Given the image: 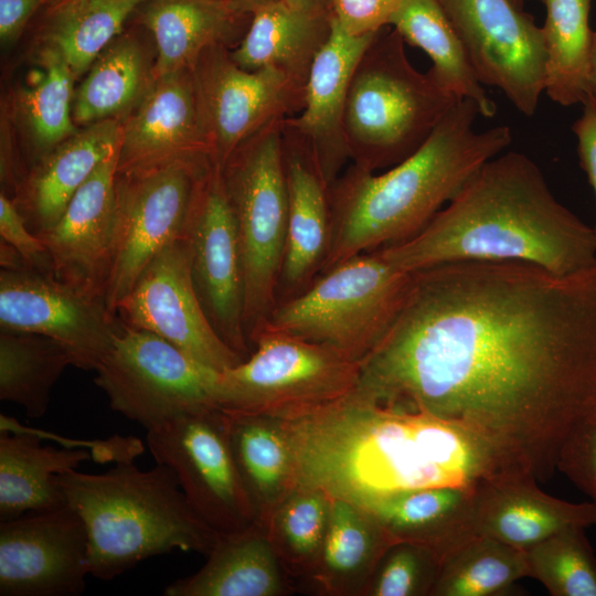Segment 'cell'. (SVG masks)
<instances>
[{"label":"cell","instance_id":"6da1fadb","mask_svg":"<svg viewBox=\"0 0 596 596\" xmlns=\"http://www.w3.org/2000/svg\"><path fill=\"white\" fill-rule=\"evenodd\" d=\"M352 395L449 422L507 471L545 481L596 418V264L570 275L491 260L413 272Z\"/></svg>","mask_w":596,"mask_h":596},{"label":"cell","instance_id":"7a4b0ae2","mask_svg":"<svg viewBox=\"0 0 596 596\" xmlns=\"http://www.w3.org/2000/svg\"><path fill=\"white\" fill-rule=\"evenodd\" d=\"M281 421L296 487L317 488L359 507L392 492L475 486L508 473L480 440L456 425L352 394Z\"/></svg>","mask_w":596,"mask_h":596},{"label":"cell","instance_id":"3957f363","mask_svg":"<svg viewBox=\"0 0 596 596\" xmlns=\"http://www.w3.org/2000/svg\"><path fill=\"white\" fill-rule=\"evenodd\" d=\"M375 252L406 273L491 260L570 275L596 264V233L556 200L533 160L511 151L487 161L414 237Z\"/></svg>","mask_w":596,"mask_h":596},{"label":"cell","instance_id":"277c9868","mask_svg":"<svg viewBox=\"0 0 596 596\" xmlns=\"http://www.w3.org/2000/svg\"><path fill=\"white\" fill-rule=\"evenodd\" d=\"M478 115L475 102L460 99L427 141L398 164L380 174L351 164L339 174L329 185L331 243L322 272L414 237L511 143L509 126L476 131Z\"/></svg>","mask_w":596,"mask_h":596},{"label":"cell","instance_id":"5b68a950","mask_svg":"<svg viewBox=\"0 0 596 596\" xmlns=\"http://www.w3.org/2000/svg\"><path fill=\"white\" fill-rule=\"evenodd\" d=\"M132 460L104 473L74 469L54 477L85 523L88 572L99 579L173 550L207 555L219 538L192 510L169 466L143 471Z\"/></svg>","mask_w":596,"mask_h":596},{"label":"cell","instance_id":"8992f818","mask_svg":"<svg viewBox=\"0 0 596 596\" xmlns=\"http://www.w3.org/2000/svg\"><path fill=\"white\" fill-rule=\"evenodd\" d=\"M396 30L382 29L359 61L345 99L343 134L352 164L371 172L416 152L456 96L409 62Z\"/></svg>","mask_w":596,"mask_h":596},{"label":"cell","instance_id":"52a82bcc","mask_svg":"<svg viewBox=\"0 0 596 596\" xmlns=\"http://www.w3.org/2000/svg\"><path fill=\"white\" fill-rule=\"evenodd\" d=\"M411 276L375 251L354 255L319 274L298 296L278 302L260 327L361 363L396 317Z\"/></svg>","mask_w":596,"mask_h":596},{"label":"cell","instance_id":"ba28073f","mask_svg":"<svg viewBox=\"0 0 596 596\" xmlns=\"http://www.w3.org/2000/svg\"><path fill=\"white\" fill-rule=\"evenodd\" d=\"M284 119L246 139L220 169L237 227L244 275V330L249 345L252 336L276 306L286 247Z\"/></svg>","mask_w":596,"mask_h":596},{"label":"cell","instance_id":"9c48e42d","mask_svg":"<svg viewBox=\"0 0 596 596\" xmlns=\"http://www.w3.org/2000/svg\"><path fill=\"white\" fill-rule=\"evenodd\" d=\"M252 353L219 373L217 405L227 414L295 419L351 394L360 363L292 334L260 327Z\"/></svg>","mask_w":596,"mask_h":596},{"label":"cell","instance_id":"30bf717a","mask_svg":"<svg viewBox=\"0 0 596 596\" xmlns=\"http://www.w3.org/2000/svg\"><path fill=\"white\" fill-rule=\"evenodd\" d=\"M211 167L209 158H180L117 172L115 243L105 292L111 315L149 262L183 240Z\"/></svg>","mask_w":596,"mask_h":596},{"label":"cell","instance_id":"8fae6325","mask_svg":"<svg viewBox=\"0 0 596 596\" xmlns=\"http://www.w3.org/2000/svg\"><path fill=\"white\" fill-rule=\"evenodd\" d=\"M119 323L94 370V382L111 409L149 429L191 412L219 408V372L155 333Z\"/></svg>","mask_w":596,"mask_h":596},{"label":"cell","instance_id":"7c38bea8","mask_svg":"<svg viewBox=\"0 0 596 596\" xmlns=\"http://www.w3.org/2000/svg\"><path fill=\"white\" fill-rule=\"evenodd\" d=\"M147 445L157 462L174 471L192 510L219 535L256 522L222 409L204 408L153 426L147 429Z\"/></svg>","mask_w":596,"mask_h":596},{"label":"cell","instance_id":"4fadbf2b","mask_svg":"<svg viewBox=\"0 0 596 596\" xmlns=\"http://www.w3.org/2000/svg\"><path fill=\"white\" fill-rule=\"evenodd\" d=\"M192 70L210 159L219 169L263 127L302 109V85L275 68H242L227 46L207 47Z\"/></svg>","mask_w":596,"mask_h":596},{"label":"cell","instance_id":"5bb4252c","mask_svg":"<svg viewBox=\"0 0 596 596\" xmlns=\"http://www.w3.org/2000/svg\"><path fill=\"white\" fill-rule=\"evenodd\" d=\"M482 85L532 116L544 92L542 28L511 0H438Z\"/></svg>","mask_w":596,"mask_h":596},{"label":"cell","instance_id":"9a60e30c","mask_svg":"<svg viewBox=\"0 0 596 596\" xmlns=\"http://www.w3.org/2000/svg\"><path fill=\"white\" fill-rule=\"evenodd\" d=\"M183 243L194 290L215 332L246 360L244 275L235 217L221 170L212 164L199 192Z\"/></svg>","mask_w":596,"mask_h":596},{"label":"cell","instance_id":"2e32d148","mask_svg":"<svg viewBox=\"0 0 596 596\" xmlns=\"http://www.w3.org/2000/svg\"><path fill=\"white\" fill-rule=\"evenodd\" d=\"M115 316L128 327L159 336L215 372L244 361L211 326L194 290L182 240L149 262L116 305Z\"/></svg>","mask_w":596,"mask_h":596},{"label":"cell","instance_id":"e0dca14e","mask_svg":"<svg viewBox=\"0 0 596 596\" xmlns=\"http://www.w3.org/2000/svg\"><path fill=\"white\" fill-rule=\"evenodd\" d=\"M87 575V530L70 504L0 522L1 596H77Z\"/></svg>","mask_w":596,"mask_h":596},{"label":"cell","instance_id":"ac0fdd59","mask_svg":"<svg viewBox=\"0 0 596 596\" xmlns=\"http://www.w3.org/2000/svg\"><path fill=\"white\" fill-rule=\"evenodd\" d=\"M120 327L106 305L58 280L24 268L0 272V330L35 332L63 343L74 366L95 370Z\"/></svg>","mask_w":596,"mask_h":596},{"label":"cell","instance_id":"d6986e66","mask_svg":"<svg viewBox=\"0 0 596 596\" xmlns=\"http://www.w3.org/2000/svg\"><path fill=\"white\" fill-rule=\"evenodd\" d=\"M118 151L99 163L55 225L39 236L54 276L104 304L116 232Z\"/></svg>","mask_w":596,"mask_h":596},{"label":"cell","instance_id":"ffe728a7","mask_svg":"<svg viewBox=\"0 0 596 596\" xmlns=\"http://www.w3.org/2000/svg\"><path fill=\"white\" fill-rule=\"evenodd\" d=\"M121 127L118 173L172 159H210L192 66L152 77Z\"/></svg>","mask_w":596,"mask_h":596},{"label":"cell","instance_id":"44dd1931","mask_svg":"<svg viewBox=\"0 0 596 596\" xmlns=\"http://www.w3.org/2000/svg\"><path fill=\"white\" fill-rule=\"evenodd\" d=\"M287 235L276 305L291 299L322 272L331 243L329 183L308 142L284 119Z\"/></svg>","mask_w":596,"mask_h":596},{"label":"cell","instance_id":"7402d4cb","mask_svg":"<svg viewBox=\"0 0 596 596\" xmlns=\"http://www.w3.org/2000/svg\"><path fill=\"white\" fill-rule=\"evenodd\" d=\"M380 31L351 35L332 18L330 36L308 74L302 109L285 119L308 142L329 185L349 160L343 134L349 85L359 61Z\"/></svg>","mask_w":596,"mask_h":596},{"label":"cell","instance_id":"603a6c76","mask_svg":"<svg viewBox=\"0 0 596 596\" xmlns=\"http://www.w3.org/2000/svg\"><path fill=\"white\" fill-rule=\"evenodd\" d=\"M526 473H503L476 485V535L496 539L525 551L571 529L596 525L593 502L574 503L542 491Z\"/></svg>","mask_w":596,"mask_h":596},{"label":"cell","instance_id":"cb8c5ba5","mask_svg":"<svg viewBox=\"0 0 596 596\" xmlns=\"http://www.w3.org/2000/svg\"><path fill=\"white\" fill-rule=\"evenodd\" d=\"M121 121L89 124L49 151L20 183L13 199L36 236L51 230L95 169L119 149Z\"/></svg>","mask_w":596,"mask_h":596},{"label":"cell","instance_id":"d4e9b609","mask_svg":"<svg viewBox=\"0 0 596 596\" xmlns=\"http://www.w3.org/2000/svg\"><path fill=\"white\" fill-rule=\"evenodd\" d=\"M134 15L156 43L152 77L191 67L207 47H236L253 17L220 0H145Z\"/></svg>","mask_w":596,"mask_h":596},{"label":"cell","instance_id":"484cf974","mask_svg":"<svg viewBox=\"0 0 596 596\" xmlns=\"http://www.w3.org/2000/svg\"><path fill=\"white\" fill-rule=\"evenodd\" d=\"M475 486H445L380 496L363 507L391 536L428 546L444 558L476 535Z\"/></svg>","mask_w":596,"mask_h":596},{"label":"cell","instance_id":"4316f807","mask_svg":"<svg viewBox=\"0 0 596 596\" xmlns=\"http://www.w3.org/2000/svg\"><path fill=\"white\" fill-rule=\"evenodd\" d=\"M283 570L266 529L254 522L220 534L204 566L168 585L166 596H279L287 592Z\"/></svg>","mask_w":596,"mask_h":596},{"label":"cell","instance_id":"83f0119b","mask_svg":"<svg viewBox=\"0 0 596 596\" xmlns=\"http://www.w3.org/2000/svg\"><path fill=\"white\" fill-rule=\"evenodd\" d=\"M331 26V12H305L279 0L253 13L231 55L246 71L275 68L306 87L311 64L329 39Z\"/></svg>","mask_w":596,"mask_h":596},{"label":"cell","instance_id":"f1b7e54d","mask_svg":"<svg viewBox=\"0 0 596 596\" xmlns=\"http://www.w3.org/2000/svg\"><path fill=\"white\" fill-rule=\"evenodd\" d=\"M225 414L236 467L254 507L256 522L266 529L296 487L288 433L279 418Z\"/></svg>","mask_w":596,"mask_h":596},{"label":"cell","instance_id":"f546056e","mask_svg":"<svg viewBox=\"0 0 596 596\" xmlns=\"http://www.w3.org/2000/svg\"><path fill=\"white\" fill-rule=\"evenodd\" d=\"M392 543L371 513L349 501L332 498L321 553L309 579L323 595L363 596Z\"/></svg>","mask_w":596,"mask_h":596},{"label":"cell","instance_id":"4dcf8cb0","mask_svg":"<svg viewBox=\"0 0 596 596\" xmlns=\"http://www.w3.org/2000/svg\"><path fill=\"white\" fill-rule=\"evenodd\" d=\"M91 458L86 450L43 447L28 433L0 434V521L66 504L56 475Z\"/></svg>","mask_w":596,"mask_h":596},{"label":"cell","instance_id":"1f68e13d","mask_svg":"<svg viewBox=\"0 0 596 596\" xmlns=\"http://www.w3.org/2000/svg\"><path fill=\"white\" fill-rule=\"evenodd\" d=\"M389 25L405 43L419 47L432 60L428 74L458 99L476 103L479 114L492 118L494 102L468 58L465 47L438 0H401Z\"/></svg>","mask_w":596,"mask_h":596},{"label":"cell","instance_id":"d6a6232c","mask_svg":"<svg viewBox=\"0 0 596 596\" xmlns=\"http://www.w3.org/2000/svg\"><path fill=\"white\" fill-rule=\"evenodd\" d=\"M141 47L136 35L120 33L97 56L74 98L77 124L117 118L139 103L152 79Z\"/></svg>","mask_w":596,"mask_h":596},{"label":"cell","instance_id":"836d02e7","mask_svg":"<svg viewBox=\"0 0 596 596\" xmlns=\"http://www.w3.org/2000/svg\"><path fill=\"white\" fill-rule=\"evenodd\" d=\"M145 0H68L44 8L40 36L55 49L75 77L88 71Z\"/></svg>","mask_w":596,"mask_h":596},{"label":"cell","instance_id":"e575fe53","mask_svg":"<svg viewBox=\"0 0 596 596\" xmlns=\"http://www.w3.org/2000/svg\"><path fill=\"white\" fill-rule=\"evenodd\" d=\"M544 92L562 106L588 99L590 0H543Z\"/></svg>","mask_w":596,"mask_h":596},{"label":"cell","instance_id":"d590c367","mask_svg":"<svg viewBox=\"0 0 596 596\" xmlns=\"http://www.w3.org/2000/svg\"><path fill=\"white\" fill-rule=\"evenodd\" d=\"M68 365H74V358L60 341L0 330V398L21 405L29 417L45 414L51 391Z\"/></svg>","mask_w":596,"mask_h":596},{"label":"cell","instance_id":"8d00e7d4","mask_svg":"<svg viewBox=\"0 0 596 596\" xmlns=\"http://www.w3.org/2000/svg\"><path fill=\"white\" fill-rule=\"evenodd\" d=\"M525 576L524 551L473 535L444 558L430 596H493Z\"/></svg>","mask_w":596,"mask_h":596},{"label":"cell","instance_id":"74e56055","mask_svg":"<svg viewBox=\"0 0 596 596\" xmlns=\"http://www.w3.org/2000/svg\"><path fill=\"white\" fill-rule=\"evenodd\" d=\"M332 498L317 488L296 487L280 503L266 532L286 575L310 577L324 541Z\"/></svg>","mask_w":596,"mask_h":596},{"label":"cell","instance_id":"f35d334b","mask_svg":"<svg viewBox=\"0 0 596 596\" xmlns=\"http://www.w3.org/2000/svg\"><path fill=\"white\" fill-rule=\"evenodd\" d=\"M44 47L40 68L22 89L20 103L36 146L51 151L75 134L71 108L75 75L55 49Z\"/></svg>","mask_w":596,"mask_h":596},{"label":"cell","instance_id":"ab89813d","mask_svg":"<svg viewBox=\"0 0 596 596\" xmlns=\"http://www.w3.org/2000/svg\"><path fill=\"white\" fill-rule=\"evenodd\" d=\"M585 528H571L525 550L529 576L553 596H596V555Z\"/></svg>","mask_w":596,"mask_h":596},{"label":"cell","instance_id":"60d3db41","mask_svg":"<svg viewBox=\"0 0 596 596\" xmlns=\"http://www.w3.org/2000/svg\"><path fill=\"white\" fill-rule=\"evenodd\" d=\"M443 558L412 542L392 543L381 557L363 596H430Z\"/></svg>","mask_w":596,"mask_h":596},{"label":"cell","instance_id":"b9f144b4","mask_svg":"<svg viewBox=\"0 0 596 596\" xmlns=\"http://www.w3.org/2000/svg\"><path fill=\"white\" fill-rule=\"evenodd\" d=\"M557 470L596 505V418L581 425L564 445Z\"/></svg>","mask_w":596,"mask_h":596},{"label":"cell","instance_id":"7bdbcfd3","mask_svg":"<svg viewBox=\"0 0 596 596\" xmlns=\"http://www.w3.org/2000/svg\"><path fill=\"white\" fill-rule=\"evenodd\" d=\"M0 236L19 252L30 269L53 273L46 246L31 232L14 201L3 192L0 194Z\"/></svg>","mask_w":596,"mask_h":596},{"label":"cell","instance_id":"ee69618b","mask_svg":"<svg viewBox=\"0 0 596 596\" xmlns=\"http://www.w3.org/2000/svg\"><path fill=\"white\" fill-rule=\"evenodd\" d=\"M401 0H329L332 18L351 35L377 32L389 25Z\"/></svg>","mask_w":596,"mask_h":596},{"label":"cell","instance_id":"f6af8a7d","mask_svg":"<svg viewBox=\"0 0 596 596\" xmlns=\"http://www.w3.org/2000/svg\"><path fill=\"white\" fill-rule=\"evenodd\" d=\"M583 105V114L574 123L572 129L577 137L581 166L596 195V105L590 99ZM594 230L596 233V225Z\"/></svg>","mask_w":596,"mask_h":596},{"label":"cell","instance_id":"bcb514c9","mask_svg":"<svg viewBox=\"0 0 596 596\" xmlns=\"http://www.w3.org/2000/svg\"><path fill=\"white\" fill-rule=\"evenodd\" d=\"M42 3L43 0H0L1 42H13Z\"/></svg>","mask_w":596,"mask_h":596},{"label":"cell","instance_id":"7dc6e473","mask_svg":"<svg viewBox=\"0 0 596 596\" xmlns=\"http://www.w3.org/2000/svg\"><path fill=\"white\" fill-rule=\"evenodd\" d=\"M587 91L588 99L596 105V31H592L589 55H588V72H587Z\"/></svg>","mask_w":596,"mask_h":596},{"label":"cell","instance_id":"c3c4849f","mask_svg":"<svg viewBox=\"0 0 596 596\" xmlns=\"http://www.w3.org/2000/svg\"><path fill=\"white\" fill-rule=\"evenodd\" d=\"M285 4L290 8L311 12V13H323L330 12L329 0H281Z\"/></svg>","mask_w":596,"mask_h":596},{"label":"cell","instance_id":"681fc988","mask_svg":"<svg viewBox=\"0 0 596 596\" xmlns=\"http://www.w3.org/2000/svg\"><path fill=\"white\" fill-rule=\"evenodd\" d=\"M243 12L253 14L258 9L279 0H220Z\"/></svg>","mask_w":596,"mask_h":596},{"label":"cell","instance_id":"f907efd6","mask_svg":"<svg viewBox=\"0 0 596 596\" xmlns=\"http://www.w3.org/2000/svg\"><path fill=\"white\" fill-rule=\"evenodd\" d=\"M65 1H68V0H43L42 7L43 8L54 7Z\"/></svg>","mask_w":596,"mask_h":596},{"label":"cell","instance_id":"816d5d0a","mask_svg":"<svg viewBox=\"0 0 596 596\" xmlns=\"http://www.w3.org/2000/svg\"><path fill=\"white\" fill-rule=\"evenodd\" d=\"M517 7H520L522 8V4H523V1L524 0H511Z\"/></svg>","mask_w":596,"mask_h":596},{"label":"cell","instance_id":"f5cc1de1","mask_svg":"<svg viewBox=\"0 0 596 596\" xmlns=\"http://www.w3.org/2000/svg\"><path fill=\"white\" fill-rule=\"evenodd\" d=\"M541 1H543V0H541Z\"/></svg>","mask_w":596,"mask_h":596}]
</instances>
